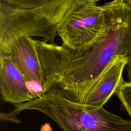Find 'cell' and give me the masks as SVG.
Returning <instances> with one entry per match:
<instances>
[{"mask_svg": "<svg viewBox=\"0 0 131 131\" xmlns=\"http://www.w3.org/2000/svg\"><path fill=\"white\" fill-rule=\"evenodd\" d=\"M127 61V58L117 57L91 88L83 104L97 108L103 107L124 82L122 73Z\"/></svg>", "mask_w": 131, "mask_h": 131, "instance_id": "cell-7", "label": "cell"}, {"mask_svg": "<svg viewBox=\"0 0 131 131\" xmlns=\"http://www.w3.org/2000/svg\"><path fill=\"white\" fill-rule=\"evenodd\" d=\"M0 96L5 102L14 105L36 98L17 68L7 56L0 54Z\"/></svg>", "mask_w": 131, "mask_h": 131, "instance_id": "cell-6", "label": "cell"}, {"mask_svg": "<svg viewBox=\"0 0 131 131\" xmlns=\"http://www.w3.org/2000/svg\"><path fill=\"white\" fill-rule=\"evenodd\" d=\"M16 115L25 110L40 112L64 131H131V120L106 111L72 101L49 91L29 102L14 105Z\"/></svg>", "mask_w": 131, "mask_h": 131, "instance_id": "cell-2", "label": "cell"}, {"mask_svg": "<svg viewBox=\"0 0 131 131\" xmlns=\"http://www.w3.org/2000/svg\"><path fill=\"white\" fill-rule=\"evenodd\" d=\"M94 0H73L67 14L58 25L57 35L62 46L81 49L93 42L101 33L105 21L103 5Z\"/></svg>", "mask_w": 131, "mask_h": 131, "instance_id": "cell-3", "label": "cell"}, {"mask_svg": "<svg viewBox=\"0 0 131 131\" xmlns=\"http://www.w3.org/2000/svg\"><path fill=\"white\" fill-rule=\"evenodd\" d=\"M94 1H95L96 2H99V1H101V0H94Z\"/></svg>", "mask_w": 131, "mask_h": 131, "instance_id": "cell-14", "label": "cell"}, {"mask_svg": "<svg viewBox=\"0 0 131 131\" xmlns=\"http://www.w3.org/2000/svg\"><path fill=\"white\" fill-rule=\"evenodd\" d=\"M17 8L31 11L59 25L71 8L73 0H2Z\"/></svg>", "mask_w": 131, "mask_h": 131, "instance_id": "cell-8", "label": "cell"}, {"mask_svg": "<svg viewBox=\"0 0 131 131\" xmlns=\"http://www.w3.org/2000/svg\"><path fill=\"white\" fill-rule=\"evenodd\" d=\"M16 115L15 114L11 112L7 114H3L2 113H1V120H9L14 122H20L16 118Z\"/></svg>", "mask_w": 131, "mask_h": 131, "instance_id": "cell-10", "label": "cell"}, {"mask_svg": "<svg viewBox=\"0 0 131 131\" xmlns=\"http://www.w3.org/2000/svg\"><path fill=\"white\" fill-rule=\"evenodd\" d=\"M127 76L129 81H131V54L128 59L127 63Z\"/></svg>", "mask_w": 131, "mask_h": 131, "instance_id": "cell-11", "label": "cell"}, {"mask_svg": "<svg viewBox=\"0 0 131 131\" xmlns=\"http://www.w3.org/2000/svg\"><path fill=\"white\" fill-rule=\"evenodd\" d=\"M125 2L131 6V0H125Z\"/></svg>", "mask_w": 131, "mask_h": 131, "instance_id": "cell-12", "label": "cell"}, {"mask_svg": "<svg viewBox=\"0 0 131 131\" xmlns=\"http://www.w3.org/2000/svg\"><path fill=\"white\" fill-rule=\"evenodd\" d=\"M116 1H122V2L125 1V0H116Z\"/></svg>", "mask_w": 131, "mask_h": 131, "instance_id": "cell-13", "label": "cell"}, {"mask_svg": "<svg viewBox=\"0 0 131 131\" xmlns=\"http://www.w3.org/2000/svg\"><path fill=\"white\" fill-rule=\"evenodd\" d=\"M105 21L89 46L71 50L34 39L43 78V93L52 91L83 103L86 95L104 71L118 57L131 54V6L113 0L103 4Z\"/></svg>", "mask_w": 131, "mask_h": 131, "instance_id": "cell-1", "label": "cell"}, {"mask_svg": "<svg viewBox=\"0 0 131 131\" xmlns=\"http://www.w3.org/2000/svg\"><path fill=\"white\" fill-rule=\"evenodd\" d=\"M0 54L10 58L27 83L37 82L42 88L43 76L32 37L18 36L0 43Z\"/></svg>", "mask_w": 131, "mask_h": 131, "instance_id": "cell-5", "label": "cell"}, {"mask_svg": "<svg viewBox=\"0 0 131 131\" xmlns=\"http://www.w3.org/2000/svg\"><path fill=\"white\" fill-rule=\"evenodd\" d=\"M123 108L131 117V81H124L115 93Z\"/></svg>", "mask_w": 131, "mask_h": 131, "instance_id": "cell-9", "label": "cell"}, {"mask_svg": "<svg viewBox=\"0 0 131 131\" xmlns=\"http://www.w3.org/2000/svg\"><path fill=\"white\" fill-rule=\"evenodd\" d=\"M58 28V25L43 16L0 0V43L18 36L39 37L54 43Z\"/></svg>", "mask_w": 131, "mask_h": 131, "instance_id": "cell-4", "label": "cell"}]
</instances>
